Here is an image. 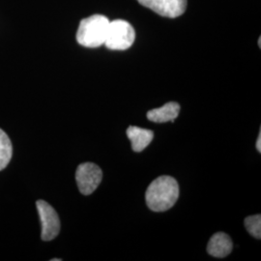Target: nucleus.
<instances>
[{"label":"nucleus","instance_id":"9b49d317","mask_svg":"<svg viewBox=\"0 0 261 261\" xmlns=\"http://www.w3.org/2000/svg\"><path fill=\"white\" fill-rule=\"evenodd\" d=\"M245 226L248 232L256 239L261 238V216L254 215L245 219Z\"/></svg>","mask_w":261,"mask_h":261},{"label":"nucleus","instance_id":"f03ea898","mask_svg":"<svg viewBox=\"0 0 261 261\" xmlns=\"http://www.w3.org/2000/svg\"><path fill=\"white\" fill-rule=\"evenodd\" d=\"M110 19L103 15H93L84 19L76 32V41L86 47H99L105 45Z\"/></svg>","mask_w":261,"mask_h":261},{"label":"nucleus","instance_id":"20e7f679","mask_svg":"<svg viewBox=\"0 0 261 261\" xmlns=\"http://www.w3.org/2000/svg\"><path fill=\"white\" fill-rule=\"evenodd\" d=\"M103 179V171L93 163L80 165L75 172V181L80 192L84 195H91L100 185Z\"/></svg>","mask_w":261,"mask_h":261},{"label":"nucleus","instance_id":"9d476101","mask_svg":"<svg viewBox=\"0 0 261 261\" xmlns=\"http://www.w3.org/2000/svg\"><path fill=\"white\" fill-rule=\"evenodd\" d=\"M13 147L9 137L0 129V170L8 166L12 158Z\"/></svg>","mask_w":261,"mask_h":261},{"label":"nucleus","instance_id":"7ed1b4c3","mask_svg":"<svg viewBox=\"0 0 261 261\" xmlns=\"http://www.w3.org/2000/svg\"><path fill=\"white\" fill-rule=\"evenodd\" d=\"M136 39L135 29L123 19L110 22L105 46L112 50H125L132 47Z\"/></svg>","mask_w":261,"mask_h":261},{"label":"nucleus","instance_id":"f8f14e48","mask_svg":"<svg viewBox=\"0 0 261 261\" xmlns=\"http://www.w3.org/2000/svg\"><path fill=\"white\" fill-rule=\"evenodd\" d=\"M256 149L257 151L260 153L261 152V132L259 133V135H258V138H257V140H256Z\"/></svg>","mask_w":261,"mask_h":261},{"label":"nucleus","instance_id":"39448f33","mask_svg":"<svg viewBox=\"0 0 261 261\" xmlns=\"http://www.w3.org/2000/svg\"><path fill=\"white\" fill-rule=\"evenodd\" d=\"M36 206L42 224L41 237L44 241H51L60 231L59 217L56 210L44 200H38Z\"/></svg>","mask_w":261,"mask_h":261},{"label":"nucleus","instance_id":"f257e3e1","mask_svg":"<svg viewBox=\"0 0 261 261\" xmlns=\"http://www.w3.org/2000/svg\"><path fill=\"white\" fill-rule=\"evenodd\" d=\"M179 197V185L171 176L155 179L147 188L146 204L154 212H165L172 208Z\"/></svg>","mask_w":261,"mask_h":261},{"label":"nucleus","instance_id":"ddd939ff","mask_svg":"<svg viewBox=\"0 0 261 261\" xmlns=\"http://www.w3.org/2000/svg\"><path fill=\"white\" fill-rule=\"evenodd\" d=\"M258 46H259V47H261V38L258 39Z\"/></svg>","mask_w":261,"mask_h":261},{"label":"nucleus","instance_id":"0eeeda50","mask_svg":"<svg viewBox=\"0 0 261 261\" xmlns=\"http://www.w3.org/2000/svg\"><path fill=\"white\" fill-rule=\"evenodd\" d=\"M233 249V243L230 237L224 232H218L214 234L209 240L207 246V252L214 256L223 258L227 256Z\"/></svg>","mask_w":261,"mask_h":261},{"label":"nucleus","instance_id":"423d86ee","mask_svg":"<svg viewBox=\"0 0 261 261\" xmlns=\"http://www.w3.org/2000/svg\"><path fill=\"white\" fill-rule=\"evenodd\" d=\"M141 5L162 17L177 18L186 11L187 0H138Z\"/></svg>","mask_w":261,"mask_h":261},{"label":"nucleus","instance_id":"1a4fd4ad","mask_svg":"<svg viewBox=\"0 0 261 261\" xmlns=\"http://www.w3.org/2000/svg\"><path fill=\"white\" fill-rule=\"evenodd\" d=\"M180 112V106L176 102H169L165 106L147 112V118L155 123L174 122Z\"/></svg>","mask_w":261,"mask_h":261},{"label":"nucleus","instance_id":"6e6552de","mask_svg":"<svg viewBox=\"0 0 261 261\" xmlns=\"http://www.w3.org/2000/svg\"><path fill=\"white\" fill-rule=\"evenodd\" d=\"M127 136L130 140L133 150L135 152H141L151 143L154 138V133L147 129L130 126L127 130Z\"/></svg>","mask_w":261,"mask_h":261}]
</instances>
